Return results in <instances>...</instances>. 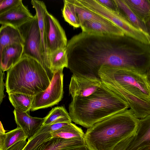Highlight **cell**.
<instances>
[{
  "label": "cell",
  "instance_id": "e575fe53",
  "mask_svg": "<svg viewBox=\"0 0 150 150\" xmlns=\"http://www.w3.org/2000/svg\"><path fill=\"white\" fill-rule=\"evenodd\" d=\"M5 130L3 126L0 122V134H4L5 133Z\"/></svg>",
  "mask_w": 150,
  "mask_h": 150
},
{
  "label": "cell",
  "instance_id": "4316f807",
  "mask_svg": "<svg viewBox=\"0 0 150 150\" xmlns=\"http://www.w3.org/2000/svg\"><path fill=\"white\" fill-rule=\"evenodd\" d=\"M62 15L64 20L74 27L80 26L72 0L63 1Z\"/></svg>",
  "mask_w": 150,
  "mask_h": 150
},
{
  "label": "cell",
  "instance_id": "277c9868",
  "mask_svg": "<svg viewBox=\"0 0 150 150\" xmlns=\"http://www.w3.org/2000/svg\"><path fill=\"white\" fill-rule=\"evenodd\" d=\"M139 121L130 109L113 115L87 129L86 146L89 150H112L123 140L135 136Z\"/></svg>",
  "mask_w": 150,
  "mask_h": 150
},
{
  "label": "cell",
  "instance_id": "ba28073f",
  "mask_svg": "<svg viewBox=\"0 0 150 150\" xmlns=\"http://www.w3.org/2000/svg\"><path fill=\"white\" fill-rule=\"evenodd\" d=\"M63 69H59L54 73L51 83L46 90L34 96L31 111L52 106L62 100L64 93Z\"/></svg>",
  "mask_w": 150,
  "mask_h": 150
},
{
  "label": "cell",
  "instance_id": "3957f363",
  "mask_svg": "<svg viewBox=\"0 0 150 150\" xmlns=\"http://www.w3.org/2000/svg\"><path fill=\"white\" fill-rule=\"evenodd\" d=\"M129 108L125 100L102 83L98 90L89 96L72 99L69 113L72 121L88 129Z\"/></svg>",
  "mask_w": 150,
  "mask_h": 150
},
{
  "label": "cell",
  "instance_id": "ffe728a7",
  "mask_svg": "<svg viewBox=\"0 0 150 150\" xmlns=\"http://www.w3.org/2000/svg\"><path fill=\"white\" fill-rule=\"evenodd\" d=\"M27 139L21 128L16 129L4 134H0V150H7L17 143Z\"/></svg>",
  "mask_w": 150,
  "mask_h": 150
},
{
  "label": "cell",
  "instance_id": "4dcf8cb0",
  "mask_svg": "<svg viewBox=\"0 0 150 150\" xmlns=\"http://www.w3.org/2000/svg\"><path fill=\"white\" fill-rule=\"evenodd\" d=\"M0 103L2 102L3 98L5 97L4 94V90L5 84L3 81L4 72L0 69Z\"/></svg>",
  "mask_w": 150,
  "mask_h": 150
},
{
  "label": "cell",
  "instance_id": "7402d4cb",
  "mask_svg": "<svg viewBox=\"0 0 150 150\" xmlns=\"http://www.w3.org/2000/svg\"><path fill=\"white\" fill-rule=\"evenodd\" d=\"M72 1L80 26L85 22L88 21L103 23L111 22L86 8L77 0H72Z\"/></svg>",
  "mask_w": 150,
  "mask_h": 150
},
{
  "label": "cell",
  "instance_id": "52a82bcc",
  "mask_svg": "<svg viewBox=\"0 0 150 150\" xmlns=\"http://www.w3.org/2000/svg\"><path fill=\"white\" fill-rule=\"evenodd\" d=\"M86 145L84 138L66 139L52 137L51 132H45L42 127L28 139L22 150H63Z\"/></svg>",
  "mask_w": 150,
  "mask_h": 150
},
{
  "label": "cell",
  "instance_id": "d6a6232c",
  "mask_svg": "<svg viewBox=\"0 0 150 150\" xmlns=\"http://www.w3.org/2000/svg\"><path fill=\"white\" fill-rule=\"evenodd\" d=\"M63 150H89L86 145L73 147Z\"/></svg>",
  "mask_w": 150,
  "mask_h": 150
},
{
  "label": "cell",
  "instance_id": "44dd1931",
  "mask_svg": "<svg viewBox=\"0 0 150 150\" xmlns=\"http://www.w3.org/2000/svg\"><path fill=\"white\" fill-rule=\"evenodd\" d=\"M42 126L61 123H71L69 113L63 106L53 108L45 117Z\"/></svg>",
  "mask_w": 150,
  "mask_h": 150
},
{
  "label": "cell",
  "instance_id": "d590c367",
  "mask_svg": "<svg viewBox=\"0 0 150 150\" xmlns=\"http://www.w3.org/2000/svg\"><path fill=\"white\" fill-rule=\"evenodd\" d=\"M137 150H150V146L144 147L140 148Z\"/></svg>",
  "mask_w": 150,
  "mask_h": 150
},
{
  "label": "cell",
  "instance_id": "6da1fadb",
  "mask_svg": "<svg viewBox=\"0 0 150 150\" xmlns=\"http://www.w3.org/2000/svg\"><path fill=\"white\" fill-rule=\"evenodd\" d=\"M68 68L73 74L99 79L104 65L141 75L150 68V45L126 34L99 35L82 32L68 41Z\"/></svg>",
  "mask_w": 150,
  "mask_h": 150
},
{
  "label": "cell",
  "instance_id": "74e56055",
  "mask_svg": "<svg viewBox=\"0 0 150 150\" xmlns=\"http://www.w3.org/2000/svg\"></svg>",
  "mask_w": 150,
  "mask_h": 150
},
{
  "label": "cell",
  "instance_id": "603a6c76",
  "mask_svg": "<svg viewBox=\"0 0 150 150\" xmlns=\"http://www.w3.org/2000/svg\"><path fill=\"white\" fill-rule=\"evenodd\" d=\"M132 11L144 22L150 16L149 0H124Z\"/></svg>",
  "mask_w": 150,
  "mask_h": 150
},
{
  "label": "cell",
  "instance_id": "484cf974",
  "mask_svg": "<svg viewBox=\"0 0 150 150\" xmlns=\"http://www.w3.org/2000/svg\"><path fill=\"white\" fill-rule=\"evenodd\" d=\"M50 59L51 70L54 73L58 70L68 68V60L67 47L58 49L50 53Z\"/></svg>",
  "mask_w": 150,
  "mask_h": 150
},
{
  "label": "cell",
  "instance_id": "d4e9b609",
  "mask_svg": "<svg viewBox=\"0 0 150 150\" xmlns=\"http://www.w3.org/2000/svg\"><path fill=\"white\" fill-rule=\"evenodd\" d=\"M51 133L52 137L66 139L74 138H84L85 134L81 128L72 122Z\"/></svg>",
  "mask_w": 150,
  "mask_h": 150
},
{
  "label": "cell",
  "instance_id": "8992f818",
  "mask_svg": "<svg viewBox=\"0 0 150 150\" xmlns=\"http://www.w3.org/2000/svg\"><path fill=\"white\" fill-rule=\"evenodd\" d=\"M18 28L23 40V55L38 61L46 71L51 81L54 74L48 69L41 53V35L37 15Z\"/></svg>",
  "mask_w": 150,
  "mask_h": 150
},
{
  "label": "cell",
  "instance_id": "83f0119b",
  "mask_svg": "<svg viewBox=\"0 0 150 150\" xmlns=\"http://www.w3.org/2000/svg\"><path fill=\"white\" fill-rule=\"evenodd\" d=\"M22 1V0H0V14L12 9Z\"/></svg>",
  "mask_w": 150,
  "mask_h": 150
},
{
  "label": "cell",
  "instance_id": "4fadbf2b",
  "mask_svg": "<svg viewBox=\"0 0 150 150\" xmlns=\"http://www.w3.org/2000/svg\"><path fill=\"white\" fill-rule=\"evenodd\" d=\"M28 8L23 4H19L0 14V23L18 28L33 18Z\"/></svg>",
  "mask_w": 150,
  "mask_h": 150
},
{
  "label": "cell",
  "instance_id": "7a4b0ae2",
  "mask_svg": "<svg viewBox=\"0 0 150 150\" xmlns=\"http://www.w3.org/2000/svg\"><path fill=\"white\" fill-rule=\"evenodd\" d=\"M101 81L125 100L138 119L150 115V76L104 65L98 72Z\"/></svg>",
  "mask_w": 150,
  "mask_h": 150
},
{
  "label": "cell",
  "instance_id": "8d00e7d4",
  "mask_svg": "<svg viewBox=\"0 0 150 150\" xmlns=\"http://www.w3.org/2000/svg\"><path fill=\"white\" fill-rule=\"evenodd\" d=\"M144 34L146 36L149 43L150 44V35L148 33H145Z\"/></svg>",
  "mask_w": 150,
  "mask_h": 150
},
{
  "label": "cell",
  "instance_id": "f546056e",
  "mask_svg": "<svg viewBox=\"0 0 150 150\" xmlns=\"http://www.w3.org/2000/svg\"><path fill=\"white\" fill-rule=\"evenodd\" d=\"M100 4L108 9L114 12H119L114 0H97Z\"/></svg>",
  "mask_w": 150,
  "mask_h": 150
},
{
  "label": "cell",
  "instance_id": "5b68a950",
  "mask_svg": "<svg viewBox=\"0 0 150 150\" xmlns=\"http://www.w3.org/2000/svg\"><path fill=\"white\" fill-rule=\"evenodd\" d=\"M51 82L42 65L35 59L23 55L7 71L5 86L8 94L17 93L34 96L46 90Z\"/></svg>",
  "mask_w": 150,
  "mask_h": 150
},
{
  "label": "cell",
  "instance_id": "2e32d148",
  "mask_svg": "<svg viewBox=\"0 0 150 150\" xmlns=\"http://www.w3.org/2000/svg\"><path fill=\"white\" fill-rule=\"evenodd\" d=\"M150 146V115L139 119L137 130L126 150H137Z\"/></svg>",
  "mask_w": 150,
  "mask_h": 150
},
{
  "label": "cell",
  "instance_id": "5bb4252c",
  "mask_svg": "<svg viewBox=\"0 0 150 150\" xmlns=\"http://www.w3.org/2000/svg\"><path fill=\"white\" fill-rule=\"evenodd\" d=\"M13 113L17 127L22 129L28 139L35 135L42 126L44 118L33 117L28 112L15 109Z\"/></svg>",
  "mask_w": 150,
  "mask_h": 150
},
{
  "label": "cell",
  "instance_id": "d6986e66",
  "mask_svg": "<svg viewBox=\"0 0 150 150\" xmlns=\"http://www.w3.org/2000/svg\"><path fill=\"white\" fill-rule=\"evenodd\" d=\"M118 12L133 25L144 34L148 33L145 23L130 10L124 0H114Z\"/></svg>",
  "mask_w": 150,
  "mask_h": 150
},
{
  "label": "cell",
  "instance_id": "9a60e30c",
  "mask_svg": "<svg viewBox=\"0 0 150 150\" xmlns=\"http://www.w3.org/2000/svg\"><path fill=\"white\" fill-rule=\"evenodd\" d=\"M23 46L15 43L7 46L0 50V69L7 71L18 63L23 55Z\"/></svg>",
  "mask_w": 150,
  "mask_h": 150
},
{
  "label": "cell",
  "instance_id": "f1b7e54d",
  "mask_svg": "<svg viewBox=\"0 0 150 150\" xmlns=\"http://www.w3.org/2000/svg\"><path fill=\"white\" fill-rule=\"evenodd\" d=\"M134 136L124 139L117 144L112 150H126L133 140Z\"/></svg>",
  "mask_w": 150,
  "mask_h": 150
},
{
  "label": "cell",
  "instance_id": "e0dca14e",
  "mask_svg": "<svg viewBox=\"0 0 150 150\" xmlns=\"http://www.w3.org/2000/svg\"><path fill=\"white\" fill-rule=\"evenodd\" d=\"M80 27L82 32L99 35H123L124 31L117 25L112 23H103L88 21L84 23Z\"/></svg>",
  "mask_w": 150,
  "mask_h": 150
},
{
  "label": "cell",
  "instance_id": "30bf717a",
  "mask_svg": "<svg viewBox=\"0 0 150 150\" xmlns=\"http://www.w3.org/2000/svg\"><path fill=\"white\" fill-rule=\"evenodd\" d=\"M102 83L100 79L73 74L69 86L72 99L85 98L95 93Z\"/></svg>",
  "mask_w": 150,
  "mask_h": 150
},
{
  "label": "cell",
  "instance_id": "7c38bea8",
  "mask_svg": "<svg viewBox=\"0 0 150 150\" xmlns=\"http://www.w3.org/2000/svg\"><path fill=\"white\" fill-rule=\"evenodd\" d=\"M35 10L41 39V51L42 54L49 70L52 71L50 59V53L48 48L46 36L45 15L48 11L45 3L42 1L32 0L31 2Z\"/></svg>",
  "mask_w": 150,
  "mask_h": 150
},
{
  "label": "cell",
  "instance_id": "ac0fdd59",
  "mask_svg": "<svg viewBox=\"0 0 150 150\" xmlns=\"http://www.w3.org/2000/svg\"><path fill=\"white\" fill-rule=\"evenodd\" d=\"M23 45V40L18 28L7 25H2L0 28V50L13 44Z\"/></svg>",
  "mask_w": 150,
  "mask_h": 150
},
{
  "label": "cell",
  "instance_id": "836d02e7",
  "mask_svg": "<svg viewBox=\"0 0 150 150\" xmlns=\"http://www.w3.org/2000/svg\"><path fill=\"white\" fill-rule=\"evenodd\" d=\"M144 23L147 30L148 33L150 35V16L145 21Z\"/></svg>",
  "mask_w": 150,
  "mask_h": 150
},
{
  "label": "cell",
  "instance_id": "9c48e42d",
  "mask_svg": "<svg viewBox=\"0 0 150 150\" xmlns=\"http://www.w3.org/2000/svg\"><path fill=\"white\" fill-rule=\"evenodd\" d=\"M84 7L93 13L113 23L124 32L132 36L136 33L137 29L119 12L111 11L103 6L97 0H77Z\"/></svg>",
  "mask_w": 150,
  "mask_h": 150
},
{
  "label": "cell",
  "instance_id": "1f68e13d",
  "mask_svg": "<svg viewBox=\"0 0 150 150\" xmlns=\"http://www.w3.org/2000/svg\"><path fill=\"white\" fill-rule=\"evenodd\" d=\"M27 142L23 141L19 142L9 148L7 150H22L25 146Z\"/></svg>",
  "mask_w": 150,
  "mask_h": 150
},
{
  "label": "cell",
  "instance_id": "cb8c5ba5",
  "mask_svg": "<svg viewBox=\"0 0 150 150\" xmlns=\"http://www.w3.org/2000/svg\"><path fill=\"white\" fill-rule=\"evenodd\" d=\"M8 95L9 100L15 109L28 113L31 110L33 96L17 93Z\"/></svg>",
  "mask_w": 150,
  "mask_h": 150
},
{
  "label": "cell",
  "instance_id": "8fae6325",
  "mask_svg": "<svg viewBox=\"0 0 150 150\" xmlns=\"http://www.w3.org/2000/svg\"><path fill=\"white\" fill-rule=\"evenodd\" d=\"M46 36L50 54L56 50L66 47L68 42L65 32L59 22L48 11L45 15Z\"/></svg>",
  "mask_w": 150,
  "mask_h": 150
}]
</instances>
